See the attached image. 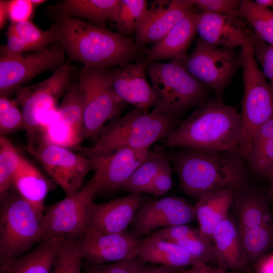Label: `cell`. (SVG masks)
I'll list each match as a JSON object with an SVG mask.
<instances>
[{"label":"cell","mask_w":273,"mask_h":273,"mask_svg":"<svg viewBox=\"0 0 273 273\" xmlns=\"http://www.w3.org/2000/svg\"><path fill=\"white\" fill-rule=\"evenodd\" d=\"M51 186L50 180L25 159L14 178L13 187L41 220L46 208L44 200Z\"/></svg>","instance_id":"27"},{"label":"cell","mask_w":273,"mask_h":273,"mask_svg":"<svg viewBox=\"0 0 273 273\" xmlns=\"http://www.w3.org/2000/svg\"><path fill=\"white\" fill-rule=\"evenodd\" d=\"M196 220L195 205L185 198L169 196L157 200H146L130 224V232L142 239L159 230Z\"/></svg>","instance_id":"14"},{"label":"cell","mask_w":273,"mask_h":273,"mask_svg":"<svg viewBox=\"0 0 273 273\" xmlns=\"http://www.w3.org/2000/svg\"><path fill=\"white\" fill-rule=\"evenodd\" d=\"M253 52L273 92V46L256 40L253 45Z\"/></svg>","instance_id":"42"},{"label":"cell","mask_w":273,"mask_h":273,"mask_svg":"<svg viewBox=\"0 0 273 273\" xmlns=\"http://www.w3.org/2000/svg\"><path fill=\"white\" fill-rule=\"evenodd\" d=\"M235 191L227 188L207 193L197 200L195 207L199 229L208 240L212 241L215 229L229 215Z\"/></svg>","instance_id":"25"},{"label":"cell","mask_w":273,"mask_h":273,"mask_svg":"<svg viewBox=\"0 0 273 273\" xmlns=\"http://www.w3.org/2000/svg\"><path fill=\"white\" fill-rule=\"evenodd\" d=\"M180 62L193 77L211 88L217 98L241 66L240 54L234 49L211 46L200 37L193 51Z\"/></svg>","instance_id":"11"},{"label":"cell","mask_w":273,"mask_h":273,"mask_svg":"<svg viewBox=\"0 0 273 273\" xmlns=\"http://www.w3.org/2000/svg\"><path fill=\"white\" fill-rule=\"evenodd\" d=\"M146 266V262L138 258L104 264L83 259L82 273H141Z\"/></svg>","instance_id":"40"},{"label":"cell","mask_w":273,"mask_h":273,"mask_svg":"<svg viewBox=\"0 0 273 273\" xmlns=\"http://www.w3.org/2000/svg\"><path fill=\"white\" fill-rule=\"evenodd\" d=\"M83 259L75 239L62 241L51 273H82Z\"/></svg>","instance_id":"38"},{"label":"cell","mask_w":273,"mask_h":273,"mask_svg":"<svg viewBox=\"0 0 273 273\" xmlns=\"http://www.w3.org/2000/svg\"><path fill=\"white\" fill-rule=\"evenodd\" d=\"M239 16L250 24L256 40L273 46V10L260 7L254 1L243 0Z\"/></svg>","instance_id":"31"},{"label":"cell","mask_w":273,"mask_h":273,"mask_svg":"<svg viewBox=\"0 0 273 273\" xmlns=\"http://www.w3.org/2000/svg\"><path fill=\"white\" fill-rule=\"evenodd\" d=\"M179 123L178 117L171 114L148 113L135 107L105 125L96 143L83 151L86 155L122 147L149 149L153 143L166 139Z\"/></svg>","instance_id":"4"},{"label":"cell","mask_w":273,"mask_h":273,"mask_svg":"<svg viewBox=\"0 0 273 273\" xmlns=\"http://www.w3.org/2000/svg\"><path fill=\"white\" fill-rule=\"evenodd\" d=\"M154 235L178 244L198 261L217 267L213 242L206 239L199 229L181 224L159 230Z\"/></svg>","instance_id":"26"},{"label":"cell","mask_w":273,"mask_h":273,"mask_svg":"<svg viewBox=\"0 0 273 273\" xmlns=\"http://www.w3.org/2000/svg\"><path fill=\"white\" fill-rule=\"evenodd\" d=\"M196 30L200 38L216 47L234 50L252 45L256 40L239 16L197 12Z\"/></svg>","instance_id":"17"},{"label":"cell","mask_w":273,"mask_h":273,"mask_svg":"<svg viewBox=\"0 0 273 273\" xmlns=\"http://www.w3.org/2000/svg\"><path fill=\"white\" fill-rule=\"evenodd\" d=\"M196 13L190 11L163 37L145 50L144 62L148 65L161 60L183 61L197 33Z\"/></svg>","instance_id":"21"},{"label":"cell","mask_w":273,"mask_h":273,"mask_svg":"<svg viewBox=\"0 0 273 273\" xmlns=\"http://www.w3.org/2000/svg\"><path fill=\"white\" fill-rule=\"evenodd\" d=\"M99 192V183L93 176L76 193L46 207L41 219L44 237L76 240L86 233L93 197Z\"/></svg>","instance_id":"10"},{"label":"cell","mask_w":273,"mask_h":273,"mask_svg":"<svg viewBox=\"0 0 273 273\" xmlns=\"http://www.w3.org/2000/svg\"><path fill=\"white\" fill-rule=\"evenodd\" d=\"M83 114V104L78 83L70 82L57 109L58 116L82 136Z\"/></svg>","instance_id":"35"},{"label":"cell","mask_w":273,"mask_h":273,"mask_svg":"<svg viewBox=\"0 0 273 273\" xmlns=\"http://www.w3.org/2000/svg\"><path fill=\"white\" fill-rule=\"evenodd\" d=\"M65 52L58 43L11 58H0V96L9 97L37 75L65 64Z\"/></svg>","instance_id":"13"},{"label":"cell","mask_w":273,"mask_h":273,"mask_svg":"<svg viewBox=\"0 0 273 273\" xmlns=\"http://www.w3.org/2000/svg\"><path fill=\"white\" fill-rule=\"evenodd\" d=\"M147 10L145 0H120L119 9L112 19L118 33L126 37L135 33Z\"/></svg>","instance_id":"36"},{"label":"cell","mask_w":273,"mask_h":273,"mask_svg":"<svg viewBox=\"0 0 273 273\" xmlns=\"http://www.w3.org/2000/svg\"><path fill=\"white\" fill-rule=\"evenodd\" d=\"M63 239L44 237L33 250L0 269L1 273H51Z\"/></svg>","instance_id":"28"},{"label":"cell","mask_w":273,"mask_h":273,"mask_svg":"<svg viewBox=\"0 0 273 273\" xmlns=\"http://www.w3.org/2000/svg\"><path fill=\"white\" fill-rule=\"evenodd\" d=\"M269 179L271 181V194L273 198V171L271 173L270 176H269Z\"/></svg>","instance_id":"51"},{"label":"cell","mask_w":273,"mask_h":273,"mask_svg":"<svg viewBox=\"0 0 273 273\" xmlns=\"http://www.w3.org/2000/svg\"><path fill=\"white\" fill-rule=\"evenodd\" d=\"M179 269L165 265H147L141 273H178Z\"/></svg>","instance_id":"48"},{"label":"cell","mask_w":273,"mask_h":273,"mask_svg":"<svg viewBox=\"0 0 273 273\" xmlns=\"http://www.w3.org/2000/svg\"><path fill=\"white\" fill-rule=\"evenodd\" d=\"M147 66L144 62H130L116 67L112 74L114 88L119 99L146 111L156 102L155 93L146 78Z\"/></svg>","instance_id":"20"},{"label":"cell","mask_w":273,"mask_h":273,"mask_svg":"<svg viewBox=\"0 0 273 273\" xmlns=\"http://www.w3.org/2000/svg\"><path fill=\"white\" fill-rule=\"evenodd\" d=\"M166 155L161 152H152L149 157L135 170L122 185L120 190L129 193H148Z\"/></svg>","instance_id":"33"},{"label":"cell","mask_w":273,"mask_h":273,"mask_svg":"<svg viewBox=\"0 0 273 273\" xmlns=\"http://www.w3.org/2000/svg\"><path fill=\"white\" fill-rule=\"evenodd\" d=\"M171 162L166 157L155 176L149 194L154 197L161 196L167 193L172 186V175Z\"/></svg>","instance_id":"43"},{"label":"cell","mask_w":273,"mask_h":273,"mask_svg":"<svg viewBox=\"0 0 273 273\" xmlns=\"http://www.w3.org/2000/svg\"><path fill=\"white\" fill-rule=\"evenodd\" d=\"M253 45L242 48L239 53L244 85L241 103L243 128L239 150L244 159L249 154L256 131L273 114V92L258 66Z\"/></svg>","instance_id":"7"},{"label":"cell","mask_w":273,"mask_h":273,"mask_svg":"<svg viewBox=\"0 0 273 273\" xmlns=\"http://www.w3.org/2000/svg\"><path fill=\"white\" fill-rule=\"evenodd\" d=\"M249 265H254L273 246V223L249 229L240 235Z\"/></svg>","instance_id":"32"},{"label":"cell","mask_w":273,"mask_h":273,"mask_svg":"<svg viewBox=\"0 0 273 273\" xmlns=\"http://www.w3.org/2000/svg\"><path fill=\"white\" fill-rule=\"evenodd\" d=\"M25 159L9 139L0 136V196L12 189L14 178Z\"/></svg>","instance_id":"34"},{"label":"cell","mask_w":273,"mask_h":273,"mask_svg":"<svg viewBox=\"0 0 273 273\" xmlns=\"http://www.w3.org/2000/svg\"><path fill=\"white\" fill-rule=\"evenodd\" d=\"M28 151L41 164L66 196L80 190L85 176L93 170L85 155L76 154L67 148L38 142Z\"/></svg>","instance_id":"12"},{"label":"cell","mask_w":273,"mask_h":273,"mask_svg":"<svg viewBox=\"0 0 273 273\" xmlns=\"http://www.w3.org/2000/svg\"><path fill=\"white\" fill-rule=\"evenodd\" d=\"M242 128L241 113L217 98L197 107L171 132L166 144L179 149L240 153Z\"/></svg>","instance_id":"3"},{"label":"cell","mask_w":273,"mask_h":273,"mask_svg":"<svg viewBox=\"0 0 273 273\" xmlns=\"http://www.w3.org/2000/svg\"><path fill=\"white\" fill-rule=\"evenodd\" d=\"M137 258L155 264L177 269L201 263L180 245L157 237L147 236L142 239Z\"/></svg>","instance_id":"24"},{"label":"cell","mask_w":273,"mask_h":273,"mask_svg":"<svg viewBox=\"0 0 273 273\" xmlns=\"http://www.w3.org/2000/svg\"><path fill=\"white\" fill-rule=\"evenodd\" d=\"M10 1H0V28L2 29L9 19Z\"/></svg>","instance_id":"49"},{"label":"cell","mask_w":273,"mask_h":273,"mask_svg":"<svg viewBox=\"0 0 273 273\" xmlns=\"http://www.w3.org/2000/svg\"><path fill=\"white\" fill-rule=\"evenodd\" d=\"M147 72L156 96L153 112L178 117L207 101L209 87L189 73L179 61L151 63Z\"/></svg>","instance_id":"5"},{"label":"cell","mask_w":273,"mask_h":273,"mask_svg":"<svg viewBox=\"0 0 273 273\" xmlns=\"http://www.w3.org/2000/svg\"><path fill=\"white\" fill-rule=\"evenodd\" d=\"M74 69L70 62H66L54 70L51 76L45 80L22 86L15 92V100L25 120L27 150L34 146L43 120L57 109L58 102L71 82Z\"/></svg>","instance_id":"9"},{"label":"cell","mask_w":273,"mask_h":273,"mask_svg":"<svg viewBox=\"0 0 273 273\" xmlns=\"http://www.w3.org/2000/svg\"><path fill=\"white\" fill-rule=\"evenodd\" d=\"M16 100L0 96V136L25 130L24 114Z\"/></svg>","instance_id":"39"},{"label":"cell","mask_w":273,"mask_h":273,"mask_svg":"<svg viewBox=\"0 0 273 273\" xmlns=\"http://www.w3.org/2000/svg\"><path fill=\"white\" fill-rule=\"evenodd\" d=\"M10 23L31 52L41 51L57 43L52 26L48 30H43L33 23L31 20Z\"/></svg>","instance_id":"37"},{"label":"cell","mask_w":273,"mask_h":273,"mask_svg":"<svg viewBox=\"0 0 273 273\" xmlns=\"http://www.w3.org/2000/svg\"><path fill=\"white\" fill-rule=\"evenodd\" d=\"M35 7L31 0H12L9 2V20L10 23L30 20Z\"/></svg>","instance_id":"45"},{"label":"cell","mask_w":273,"mask_h":273,"mask_svg":"<svg viewBox=\"0 0 273 273\" xmlns=\"http://www.w3.org/2000/svg\"><path fill=\"white\" fill-rule=\"evenodd\" d=\"M52 26L70 60L85 67H120L140 53L141 48L130 37L79 18L56 14Z\"/></svg>","instance_id":"1"},{"label":"cell","mask_w":273,"mask_h":273,"mask_svg":"<svg viewBox=\"0 0 273 273\" xmlns=\"http://www.w3.org/2000/svg\"><path fill=\"white\" fill-rule=\"evenodd\" d=\"M199 13H211L239 16L241 1L238 0H191ZM240 17V16H239Z\"/></svg>","instance_id":"41"},{"label":"cell","mask_w":273,"mask_h":273,"mask_svg":"<svg viewBox=\"0 0 273 273\" xmlns=\"http://www.w3.org/2000/svg\"><path fill=\"white\" fill-rule=\"evenodd\" d=\"M146 200L141 194L125 196L102 203H92L89 229L103 233L127 231L138 210Z\"/></svg>","instance_id":"19"},{"label":"cell","mask_w":273,"mask_h":273,"mask_svg":"<svg viewBox=\"0 0 273 273\" xmlns=\"http://www.w3.org/2000/svg\"><path fill=\"white\" fill-rule=\"evenodd\" d=\"M113 71L111 67H83L80 72L77 83L83 104V141L99 136L105 123L119 117L125 107L115 91Z\"/></svg>","instance_id":"8"},{"label":"cell","mask_w":273,"mask_h":273,"mask_svg":"<svg viewBox=\"0 0 273 273\" xmlns=\"http://www.w3.org/2000/svg\"><path fill=\"white\" fill-rule=\"evenodd\" d=\"M217 267L226 271L244 272L250 266L247 261L235 220L229 215L212 235Z\"/></svg>","instance_id":"22"},{"label":"cell","mask_w":273,"mask_h":273,"mask_svg":"<svg viewBox=\"0 0 273 273\" xmlns=\"http://www.w3.org/2000/svg\"><path fill=\"white\" fill-rule=\"evenodd\" d=\"M7 42L1 46L0 58H11L19 57L30 51L18 35L12 24H10L7 32Z\"/></svg>","instance_id":"44"},{"label":"cell","mask_w":273,"mask_h":273,"mask_svg":"<svg viewBox=\"0 0 273 273\" xmlns=\"http://www.w3.org/2000/svg\"><path fill=\"white\" fill-rule=\"evenodd\" d=\"M177 175L182 191L197 200L217 190H237L250 185L240 153L179 149L166 155Z\"/></svg>","instance_id":"2"},{"label":"cell","mask_w":273,"mask_h":273,"mask_svg":"<svg viewBox=\"0 0 273 273\" xmlns=\"http://www.w3.org/2000/svg\"><path fill=\"white\" fill-rule=\"evenodd\" d=\"M152 152L149 149L122 147L85 156L94 171V176L99 183V192H112L120 190L122 185Z\"/></svg>","instance_id":"16"},{"label":"cell","mask_w":273,"mask_h":273,"mask_svg":"<svg viewBox=\"0 0 273 273\" xmlns=\"http://www.w3.org/2000/svg\"><path fill=\"white\" fill-rule=\"evenodd\" d=\"M246 160L253 173L269 178L273 171V114L256 131Z\"/></svg>","instance_id":"30"},{"label":"cell","mask_w":273,"mask_h":273,"mask_svg":"<svg viewBox=\"0 0 273 273\" xmlns=\"http://www.w3.org/2000/svg\"><path fill=\"white\" fill-rule=\"evenodd\" d=\"M75 241L83 259L94 264H104L137 258L142 239L128 231L103 233L88 229Z\"/></svg>","instance_id":"15"},{"label":"cell","mask_w":273,"mask_h":273,"mask_svg":"<svg viewBox=\"0 0 273 273\" xmlns=\"http://www.w3.org/2000/svg\"><path fill=\"white\" fill-rule=\"evenodd\" d=\"M254 266V273H273V254L265 255Z\"/></svg>","instance_id":"47"},{"label":"cell","mask_w":273,"mask_h":273,"mask_svg":"<svg viewBox=\"0 0 273 273\" xmlns=\"http://www.w3.org/2000/svg\"><path fill=\"white\" fill-rule=\"evenodd\" d=\"M194 7L191 0L153 2L135 31V43L140 48L155 43L193 10Z\"/></svg>","instance_id":"18"},{"label":"cell","mask_w":273,"mask_h":273,"mask_svg":"<svg viewBox=\"0 0 273 273\" xmlns=\"http://www.w3.org/2000/svg\"><path fill=\"white\" fill-rule=\"evenodd\" d=\"M31 1L35 7H36L46 2L43 0H31Z\"/></svg>","instance_id":"50"},{"label":"cell","mask_w":273,"mask_h":273,"mask_svg":"<svg viewBox=\"0 0 273 273\" xmlns=\"http://www.w3.org/2000/svg\"><path fill=\"white\" fill-rule=\"evenodd\" d=\"M232 205L240 235L255 227L273 223L266 198L250 185L236 190Z\"/></svg>","instance_id":"23"},{"label":"cell","mask_w":273,"mask_h":273,"mask_svg":"<svg viewBox=\"0 0 273 273\" xmlns=\"http://www.w3.org/2000/svg\"><path fill=\"white\" fill-rule=\"evenodd\" d=\"M120 0H65L53 7L56 14L79 18L101 27L113 19L119 9Z\"/></svg>","instance_id":"29"},{"label":"cell","mask_w":273,"mask_h":273,"mask_svg":"<svg viewBox=\"0 0 273 273\" xmlns=\"http://www.w3.org/2000/svg\"><path fill=\"white\" fill-rule=\"evenodd\" d=\"M178 273H243L236 271H226L216 267L201 262L190 266L189 268L179 269Z\"/></svg>","instance_id":"46"},{"label":"cell","mask_w":273,"mask_h":273,"mask_svg":"<svg viewBox=\"0 0 273 273\" xmlns=\"http://www.w3.org/2000/svg\"><path fill=\"white\" fill-rule=\"evenodd\" d=\"M0 269L44 238L41 220L13 187L0 196Z\"/></svg>","instance_id":"6"}]
</instances>
